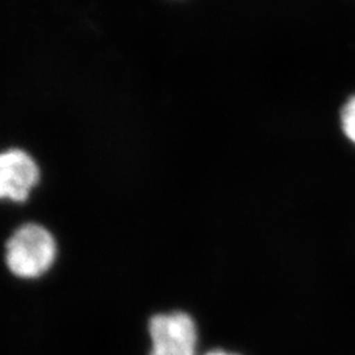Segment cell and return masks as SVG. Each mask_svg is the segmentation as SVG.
<instances>
[{"label":"cell","mask_w":355,"mask_h":355,"mask_svg":"<svg viewBox=\"0 0 355 355\" xmlns=\"http://www.w3.org/2000/svg\"><path fill=\"white\" fill-rule=\"evenodd\" d=\"M61 257L57 234L46 224L28 220L13 229L4 242L3 262L20 282H38L51 275Z\"/></svg>","instance_id":"obj_1"},{"label":"cell","mask_w":355,"mask_h":355,"mask_svg":"<svg viewBox=\"0 0 355 355\" xmlns=\"http://www.w3.org/2000/svg\"><path fill=\"white\" fill-rule=\"evenodd\" d=\"M44 170L37 157L26 148L0 150V203L24 207L41 186Z\"/></svg>","instance_id":"obj_2"},{"label":"cell","mask_w":355,"mask_h":355,"mask_svg":"<svg viewBox=\"0 0 355 355\" xmlns=\"http://www.w3.org/2000/svg\"><path fill=\"white\" fill-rule=\"evenodd\" d=\"M148 355H198L199 329L186 311L154 312L146 321Z\"/></svg>","instance_id":"obj_3"},{"label":"cell","mask_w":355,"mask_h":355,"mask_svg":"<svg viewBox=\"0 0 355 355\" xmlns=\"http://www.w3.org/2000/svg\"><path fill=\"white\" fill-rule=\"evenodd\" d=\"M341 125L345 136L355 144V95L352 96L341 111Z\"/></svg>","instance_id":"obj_4"},{"label":"cell","mask_w":355,"mask_h":355,"mask_svg":"<svg viewBox=\"0 0 355 355\" xmlns=\"http://www.w3.org/2000/svg\"><path fill=\"white\" fill-rule=\"evenodd\" d=\"M204 355H239L234 354V353H229V352H225V350H221V349H215V350H211V352H208V353H205Z\"/></svg>","instance_id":"obj_5"}]
</instances>
